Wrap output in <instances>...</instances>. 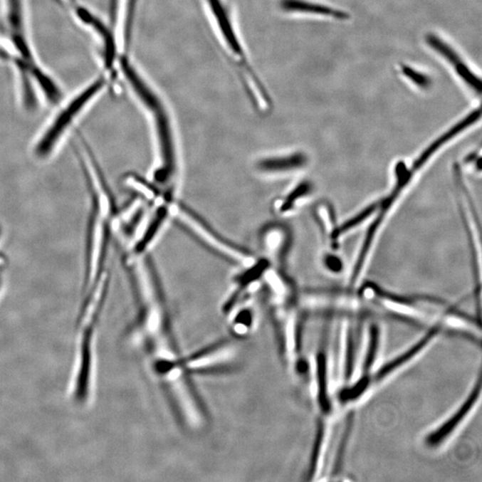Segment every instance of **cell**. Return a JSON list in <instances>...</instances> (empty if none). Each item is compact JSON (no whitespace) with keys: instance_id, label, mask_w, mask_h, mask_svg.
<instances>
[{"instance_id":"1","label":"cell","mask_w":482,"mask_h":482,"mask_svg":"<svg viewBox=\"0 0 482 482\" xmlns=\"http://www.w3.org/2000/svg\"><path fill=\"white\" fill-rule=\"evenodd\" d=\"M105 84L103 77H100L61 105L34 140L31 154L35 159L48 161L55 156L75 122L100 96Z\"/></svg>"},{"instance_id":"11","label":"cell","mask_w":482,"mask_h":482,"mask_svg":"<svg viewBox=\"0 0 482 482\" xmlns=\"http://www.w3.org/2000/svg\"><path fill=\"white\" fill-rule=\"evenodd\" d=\"M401 73L406 76L408 80L421 89H428L431 85V79L430 76L424 73L416 71L409 66L401 65Z\"/></svg>"},{"instance_id":"3","label":"cell","mask_w":482,"mask_h":482,"mask_svg":"<svg viewBox=\"0 0 482 482\" xmlns=\"http://www.w3.org/2000/svg\"><path fill=\"white\" fill-rule=\"evenodd\" d=\"M206 1L210 13L212 14L221 37L224 38L227 45V48L237 60L239 66L243 69V73H247L248 80H251L253 85L255 86L258 96H261L262 100L266 102V105H270L269 95H267L265 88L259 82L256 73L252 71L251 66L248 65L247 56H246L244 49L242 48L241 41L239 40L226 6H224L223 0H206Z\"/></svg>"},{"instance_id":"8","label":"cell","mask_w":482,"mask_h":482,"mask_svg":"<svg viewBox=\"0 0 482 482\" xmlns=\"http://www.w3.org/2000/svg\"><path fill=\"white\" fill-rule=\"evenodd\" d=\"M262 241L267 255L276 261H283L288 249V234L281 227L267 228L263 231Z\"/></svg>"},{"instance_id":"7","label":"cell","mask_w":482,"mask_h":482,"mask_svg":"<svg viewBox=\"0 0 482 482\" xmlns=\"http://www.w3.org/2000/svg\"><path fill=\"white\" fill-rule=\"evenodd\" d=\"M280 8L285 12L312 14L333 17L337 20L346 21L350 19V14L330 6L315 4L305 0H281Z\"/></svg>"},{"instance_id":"4","label":"cell","mask_w":482,"mask_h":482,"mask_svg":"<svg viewBox=\"0 0 482 482\" xmlns=\"http://www.w3.org/2000/svg\"><path fill=\"white\" fill-rule=\"evenodd\" d=\"M426 41L432 49L442 56L453 66L457 75L462 78L466 85L469 86L478 96H481V79L473 71H471L455 49L435 34L429 33L426 36Z\"/></svg>"},{"instance_id":"9","label":"cell","mask_w":482,"mask_h":482,"mask_svg":"<svg viewBox=\"0 0 482 482\" xmlns=\"http://www.w3.org/2000/svg\"><path fill=\"white\" fill-rule=\"evenodd\" d=\"M312 195L311 185L305 184L299 185L297 188L291 191L285 197V199H281L280 204L277 205L278 212L281 214L293 212L295 209L301 206L300 201L305 203L309 197Z\"/></svg>"},{"instance_id":"6","label":"cell","mask_w":482,"mask_h":482,"mask_svg":"<svg viewBox=\"0 0 482 482\" xmlns=\"http://www.w3.org/2000/svg\"><path fill=\"white\" fill-rule=\"evenodd\" d=\"M307 159L303 154L293 153L266 157L258 163L259 170L270 174H288L305 167Z\"/></svg>"},{"instance_id":"5","label":"cell","mask_w":482,"mask_h":482,"mask_svg":"<svg viewBox=\"0 0 482 482\" xmlns=\"http://www.w3.org/2000/svg\"><path fill=\"white\" fill-rule=\"evenodd\" d=\"M235 357L234 346L229 344L221 345L210 348L202 353L195 355L187 362V367L191 370H206L210 367H219L227 364Z\"/></svg>"},{"instance_id":"2","label":"cell","mask_w":482,"mask_h":482,"mask_svg":"<svg viewBox=\"0 0 482 482\" xmlns=\"http://www.w3.org/2000/svg\"><path fill=\"white\" fill-rule=\"evenodd\" d=\"M168 211L179 223L184 224L186 228L192 231L193 234L200 239V241H202L209 248H212L214 251L219 252L220 255L224 256V258L245 266L254 263L255 258L251 253L244 248H239L238 246L221 237L220 234H217L216 231L209 227V224L200 219V217L188 207L175 204V205H172Z\"/></svg>"},{"instance_id":"10","label":"cell","mask_w":482,"mask_h":482,"mask_svg":"<svg viewBox=\"0 0 482 482\" xmlns=\"http://www.w3.org/2000/svg\"><path fill=\"white\" fill-rule=\"evenodd\" d=\"M125 182L129 188L135 189L140 195L145 197L147 199L154 201L157 199V192L153 186L147 184L145 179L139 177V176L135 174L126 176Z\"/></svg>"}]
</instances>
